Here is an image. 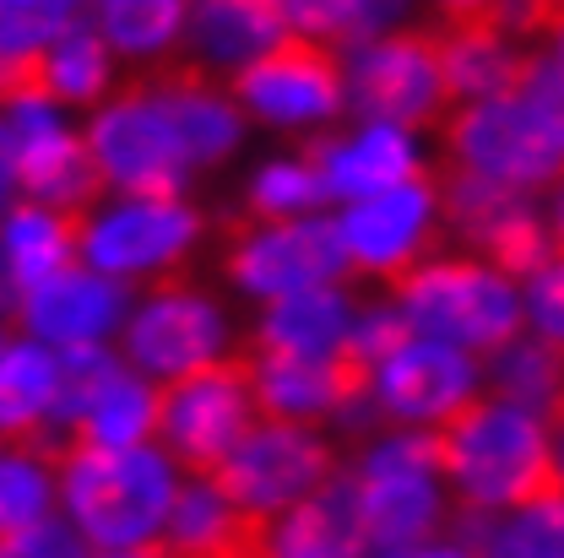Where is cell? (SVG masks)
I'll use <instances>...</instances> for the list:
<instances>
[{
  "instance_id": "cell-1",
  "label": "cell",
  "mask_w": 564,
  "mask_h": 558,
  "mask_svg": "<svg viewBox=\"0 0 564 558\" xmlns=\"http://www.w3.org/2000/svg\"><path fill=\"white\" fill-rule=\"evenodd\" d=\"M434 467L451 478L467 510H532V504H564L549 423L499 396H467L456 413L429 428Z\"/></svg>"
},
{
  "instance_id": "cell-2",
  "label": "cell",
  "mask_w": 564,
  "mask_h": 558,
  "mask_svg": "<svg viewBox=\"0 0 564 558\" xmlns=\"http://www.w3.org/2000/svg\"><path fill=\"white\" fill-rule=\"evenodd\" d=\"M61 499H66L70 526L98 548V554H137L147 548L169 510H174V472L169 456L152 445L131 450H98V445H70L61 461Z\"/></svg>"
},
{
  "instance_id": "cell-3",
  "label": "cell",
  "mask_w": 564,
  "mask_h": 558,
  "mask_svg": "<svg viewBox=\"0 0 564 558\" xmlns=\"http://www.w3.org/2000/svg\"><path fill=\"white\" fill-rule=\"evenodd\" d=\"M261 423L256 402V352H223L202 369L158 385V445L174 467H185L196 483H212L217 467L234 456V445Z\"/></svg>"
},
{
  "instance_id": "cell-4",
  "label": "cell",
  "mask_w": 564,
  "mask_h": 558,
  "mask_svg": "<svg viewBox=\"0 0 564 558\" xmlns=\"http://www.w3.org/2000/svg\"><path fill=\"white\" fill-rule=\"evenodd\" d=\"M419 337L462 352H505L521 342V298L494 266L478 261H423L391 287Z\"/></svg>"
},
{
  "instance_id": "cell-5",
  "label": "cell",
  "mask_w": 564,
  "mask_h": 558,
  "mask_svg": "<svg viewBox=\"0 0 564 558\" xmlns=\"http://www.w3.org/2000/svg\"><path fill=\"white\" fill-rule=\"evenodd\" d=\"M87 146H93L104 179L115 190H126V201H180L191 157L174 136L163 98L141 76L98 109V120L87 125Z\"/></svg>"
},
{
  "instance_id": "cell-6",
  "label": "cell",
  "mask_w": 564,
  "mask_h": 558,
  "mask_svg": "<svg viewBox=\"0 0 564 558\" xmlns=\"http://www.w3.org/2000/svg\"><path fill=\"white\" fill-rule=\"evenodd\" d=\"M223 239H228L223 244V272L239 282V287L267 293V298L352 277L343 222H321V217L250 222V217H234Z\"/></svg>"
},
{
  "instance_id": "cell-7",
  "label": "cell",
  "mask_w": 564,
  "mask_h": 558,
  "mask_svg": "<svg viewBox=\"0 0 564 558\" xmlns=\"http://www.w3.org/2000/svg\"><path fill=\"white\" fill-rule=\"evenodd\" d=\"M234 103H245L261 120H332L348 98V61L337 44L315 39V33H282L272 50H261L256 61L228 76Z\"/></svg>"
},
{
  "instance_id": "cell-8",
  "label": "cell",
  "mask_w": 564,
  "mask_h": 558,
  "mask_svg": "<svg viewBox=\"0 0 564 558\" xmlns=\"http://www.w3.org/2000/svg\"><path fill=\"white\" fill-rule=\"evenodd\" d=\"M434 439L397 434L358 461V499H364V526H369V554L397 558L413 543H423L440 521V493H434Z\"/></svg>"
},
{
  "instance_id": "cell-9",
  "label": "cell",
  "mask_w": 564,
  "mask_h": 558,
  "mask_svg": "<svg viewBox=\"0 0 564 558\" xmlns=\"http://www.w3.org/2000/svg\"><path fill=\"white\" fill-rule=\"evenodd\" d=\"M348 87L358 114H369L375 125H397V131L434 125L440 109H451L434 28H402V33H380V39L358 44Z\"/></svg>"
},
{
  "instance_id": "cell-10",
  "label": "cell",
  "mask_w": 564,
  "mask_h": 558,
  "mask_svg": "<svg viewBox=\"0 0 564 558\" xmlns=\"http://www.w3.org/2000/svg\"><path fill=\"white\" fill-rule=\"evenodd\" d=\"M445 146L456 168H473L484 179L516 185V190H549L564 179V146L543 125L538 114L510 98V103H467L445 120Z\"/></svg>"
},
{
  "instance_id": "cell-11",
  "label": "cell",
  "mask_w": 564,
  "mask_h": 558,
  "mask_svg": "<svg viewBox=\"0 0 564 558\" xmlns=\"http://www.w3.org/2000/svg\"><path fill=\"white\" fill-rule=\"evenodd\" d=\"M332 478H337V456H332L326 439H315L299 423L261 418L234 445V456L217 467L212 489L223 499H234V504H250V510L272 515V510L299 504L304 493H315Z\"/></svg>"
},
{
  "instance_id": "cell-12",
  "label": "cell",
  "mask_w": 564,
  "mask_h": 558,
  "mask_svg": "<svg viewBox=\"0 0 564 558\" xmlns=\"http://www.w3.org/2000/svg\"><path fill=\"white\" fill-rule=\"evenodd\" d=\"M440 233H445V222H440L434 174H419L397 190H380L343 217L352 277H375L386 287H397L408 272H419L423 261H434Z\"/></svg>"
},
{
  "instance_id": "cell-13",
  "label": "cell",
  "mask_w": 564,
  "mask_h": 558,
  "mask_svg": "<svg viewBox=\"0 0 564 558\" xmlns=\"http://www.w3.org/2000/svg\"><path fill=\"white\" fill-rule=\"evenodd\" d=\"M196 233H202V217L185 201H126L87 228L82 255L104 277H158V272H169L174 261L191 255Z\"/></svg>"
},
{
  "instance_id": "cell-14",
  "label": "cell",
  "mask_w": 564,
  "mask_h": 558,
  "mask_svg": "<svg viewBox=\"0 0 564 558\" xmlns=\"http://www.w3.org/2000/svg\"><path fill=\"white\" fill-rule=\"evenodd\" d=\"M217 342H223V315L202 293H191L180 272L158 282V293L126 326V358L152 380H180L202 369L207 358H217Z\"/></svg>"
},
{
  "instance_id": "cell-15",
  "label": "cell",
  "mask_w": 564,
  "mask_h": 558,
  "mask_svg": "<svg viewBox=\"0 0 564 558\" xmlns=\"http://www.w3.org/2000/svg\"><path fill=\"white\" fill-rule=\"evenodd\" d=\"M278 515L234 504L212 483H196L174 493V510L163 532L141 548V558H272Z\"/></svg>"
},
{
  "instance_id": "cell-16",
  "label": "cell",
  "mask_w": 564,
  "mask_h": 558,
  "mask_svg": "<svg viewBox=\"0 0 564 558\" xmlns=\"http://www.w3.org/2000/svg\"><path fill=\"white\" fill-rule=\"evenodd\" d=\"M11 136H17V185L39 201V207L61 211H93L104 196V168L93 157L87 136H70L66 125L50 114V103L39 109H11Z\"/></svg>"
},
{
  "instance_id": "cell-17",
  "label": "cell",
  "mask_w": 564,
  "mask_h": 558,
  "mask_svg": "<svg viewBox=\"0 0 564 558\" xmlns=\"http://www.w3.org/2000/svg\"><path fill=\"white\" fill-rule=\"evenodd\" d=\"M478 385V363L451 342L413 337L402 352H391L375 374V418L391 423H434L456 413Z\"/></svg>"
},
{
  "instance_id": "cell-18",
  "label": "cell",
  "mask_w": 564,
  "mask_h": 558,
  "mask_svg": "<svg viewBox=\"0 0 564 558\" xmlns=\"http://www.w3.org/2000/svg\"><path fill=\"white\" fill-rule=\"evenodd\" d=\"M131 304V282L104 277V272H61V277L39 282L22 293L17 320L33 331V342L44 348H87L98 342L109 326H120Z\"/></svg>"
},
{
  "instance_id": "cell-19",
  "label": "cell",
  "mask_w": 564,
  "mask_h": 558,
  "mask_svg": "<svg viewBox=\"0 0 564 558\" xmlns=\"http://www.w3.org/2000/svg\"><path fill=\"white\" fill-rule=\"evenodd\" d=\"M141 81L163 98V109H169V120H174V136H180L191 163H217V157L234 152L245 120H239V109L212 87L207 66H196V61H185V55H169L163 66H152Z\"/></svg>"
},
{
  "instance_id": "cell-20",
  "label": "cell",
  "mask_w": 564,
  "mask_h": 558,
  "mask_svg": "<svg viewBox=\"0 0 564 558\" xmlns=\"http://www.w3.org/2000/svg\"><path fill=\"white\" fill-rule=\"evenodd\" d=\"M369 554V526H364V499L358 478H332L299 504H288L272 537V558H364Z\"/></svg>"
},
{
  "instance_id": "cell-21",
  "label": "cell",
  "mask_w": 564,
  "mask_h": 558,
  "mask_svg": "<svg viewBox=\"0 0 564 558\" xmlns=\"http://www.w3.org/2000/svg\"><path fill=\"white\" fill-rule=\"evenodd\" d=\"M55 396H61V352H50L44 342H11L0 352V445L44 461Z\"/></svg>"
},
{
  "instance_id": "cell-22",
  "label": "cell",
  "mask_w": 564,
  "mask_h": 558,
  "mask_svg": "<svg viewBox=\"0 0 564 558\" xmlns=\"http://www.w3.org/2000/svg\"><path fill=\"white\" fill-rule=\"evenodd\" d=\"M304 152L321 163L332 201H369V196L397 190V185L423 174L413 146H408V136L397 125H369L352 141H310Z\"/></svg>"
},
{
  "instance_id": "cell-23",
  "label": "cell",
  "mask_w": 564,
  "mask_h": 558,
  "mask_svg": "<svg viewBox=\"0 0 564 558\" xmlns=\"http://www.w3.org/2000/svg\"><path fill=\"white\" fill-rule=\"evenodd\" d=\"M288 33V0H196L185 61L196 66H245Z\"/></svg>"
},
{
  "instance_id": "cell-24",
  "label": "cell",
  "mask_w": 564,
  "mask_h": 558,
  "mask_svg": "<svg viewBox=\"0 0 564 558\" xmlns=\"http://www.w3.org/2000/svg\"><path fill=\"white\" fill-rule=\"evenodd\" d=\"M348 331H352L348 293L326 282V287H299V293L272 298L250 348L278 352V358H332L348 342Z\"/></svg>"
},
{
  "instance_id": "cell-25",
  "label": "cell",
  "mask_w": 564,
  "mask_h": 558,
  "mask_svg": "<svg viewBox=\"0 0 564 558\" xmlns=\"http://www.w3.org/2000/svg\"><path fill=\"white\" fill-rule=\"evenodd\" d=\"M87 228L93 217L87 211H61V207H39V201H22V207L6 211V228H0V244L11 255V272L28 287L61 277L76 266L82 244H87Z\"/></svg>"
},
{
  "instance_id": "cell-26",
  "label": "cell",
  "mask_w": 564,
  "mask_h": 558,
  "mask_svg": "<svg viewBox=\"0 0 564 558\" xmlns=\"http://www.w3.org/2000/svg\"><path fill=\"white\" fill-rule=\"evenodd\" d=\"M158 428V385L137 380L131 369L87 407V418L70 428V445H98V450H131Z\"/></svg>"
},
{
  "instance_id": "cell-27",
  "label": "cell",
  "mask_w": 564,
  "mask_h": 558,
  "mask_svg": "<svg viewBox=\"0 0 564 558\" xmlns=\"http://www.w3.org/2000/svg\"><path fill=\"white\" fill-rule=\"evenodd\" d=\"M564 391V348L549 337H521L505 352H494V396L499 402H516L527 413H549Z\"/></svg>"
},
{
  "instance_id": "cell-28",
  "label": "cell",
  "mask_w": 564,
  "mask_h": 558,
  "mask_svg": "<svg viewBox=\"0 0 564 558\" xmlns=\"http://www.w3.org/2000/svg\"><path fill=\"white\" fill-rule=\"evenodd\" d=\"M44 87L50 103H93L109 87V39L70 22L61 39L44 44Z\"/></svg>"
},
{
  "instance_id": "cell-29",
  "label": "cell",
  "mask_w": 564,
  "mask_h": 558,
  "mask_svg": "<svg viewBox=\"0 0 564 558\" xmlns=\"http://www.w3.org/2000/svg\"><path fill=\"white\" fill-rule=\"evenodd\" d=\"M321 201H332L326 174H321V163L310 152H299L293 163H272V168H261L250 179L239 217H250V222H293V217H304Z\"/></svg>"
},
{
  "instance_id": "cell-30",
  "label": "cell",
  "mask_w": 564,
  "mask_h": 558,
  "mask_svg": "<svg viewBox=\"0 0 564 558\" xmlns=\"http://www.w3.org/2000/svg\"><path fill=\"white\" fill-rule=\"evenodd\" d=\"M473 250L489 261L499 277L532 282L543 266H554V233H549V222L532 211V201L516 207V211H505L494 228H484V233L473 239Z\"/></svg>"
},
{
  "instance_id": "cell-31",
  "label": "cell",
  "mask_w": 564,
  "mask_h": 558,
  "mask_svg": "<svg viewBox=\"0 0 564 558\" xmlns=\"http://www.w3.org/2000/svg\"><path fill=\"white\" fill-rule=\"evenodd\" d=\"M185 0H98V33L126 55H158L180 39Z\"/></svg>"
},
{
  "instance_id": "cell-32",
  "label": "cell",
  "mask_w": 564,
  "mask_h": 558,
  "mask_svg": "<svg viewBox=\"0 0 564 558\" xmlns=\"http://www.w3.org/2000/svg\"><path fill=\"white\" fill-rule=\"evenodd\" d=\"M55 467L28 456V450H0V543L50 521V499H55Z\"/></svg>"
},
{
  "instance_id": "cell-33",
  "label": "cell",
  "mask_w": 564,
  "mask_h": 558,
  "mask_svg": "<svg viewBox=\"0 0 564 558\" xmlns=\"http://www.w3.org/2000/svg\"><path fill=\"white\" fill-rule=\"evenodd\" d=\"M402 0H288V22L326 44H369L380 22H391Z\"/></svg>"
},
{
  "instance_id": "cell-34",
  "label": "cell",
  "mask_w": 564,
  "mask_h": 558,
  "mask_svg": "<svg viewBox=\"0 0 564 558\" xmlns=\"http://www.w3.org/2000/svg\"><path fill=\"white\" fill-rule=\"evenodd\" d=\"M82 0H0V55L44 50L70 28Z\"/></svg>"
},
{
  "instance_id": "cell-35",
  "label": "cell",
  "mask_w": 564,
  "mask_h": 558,
  "mask_svg": "<svg viewBox=\"0 0 564 558\" xmlns=\"http://www.w3.org/2000/svg\"><path fill=\"white\" fill-rule=\"evenodd\" d=\"M0 558H93V543L66 521H39L0 543Z\"/></svg>"
},
{
  "instance_id": "cell-36",
  "label": "cell",
  "mask_w": 564,
  "mask_h": 558,
  "mask_svg": "<svg viewBox=\"0 0 564 558\" xmlns=\"http://www.w3.org/2000/svg\"><path fill=\"white\" fill-rule=\"evenodd\" d=\"M521 103H527V109L538 114V125L564 146V66L560 61H538L527 92H521Z\"/></svg>"
},
{
  "instance_id": "cell-37",
  "label": "cell",
  "mask_w": 564,
  "mask_h": 558,
  "mask_svg": "<svg viewBox=\"0 0 564 558\" xmlns=\"http://www.w3.org/2000/svg\"><path fill=\"white\" fill-rule=\"evenodd\" d=\"M527 304H532V320L543 326V337L564 348V261L543 266L538 277L527 282Z\"/></svg>"
},
{
  "instance_id": "cell-38",
  "label": "cell",
  "mask_w": 564,
  "mask_h": 558,
  "mask_svg": "<svg viewBox=\"0 0 564 558\" xmlns=\"http://www.w3.org/2000/svg\"><path fill=\"white\" fill-rule=\"evenodd\" d=\"M510 6L516 0H429V22H445V28H499L516 39L510 28Z\"/></svg>"
},
{
  "instance_id": "cell-39",
  "label": "cell",
  "mask_w": 564,
  "mask_h": 558,
  "mask_svg": "<svg viewBox=\"0 0 564 558\" xmlns=\"http://www.w3.org/2000/svg\"><path fill=\"white\" fill-rule=\"evenodd\" d=\"M22 309V282L11 272V255H6V244H0V320H11Z\"/></svg>"
},
{
  "instance_id": "cell-40",
  "label": "cell",
  "mask_w": 564,
  "mask_h": 558,
  "mask_svg": "<svg viewBox=\"0 0 564 558\" xmlns=\"http://www.w3.org/2000/svg\"><path fill=\"white\" fill-rule=\"evenodd\" d=\"M11 185H17V136H11V125H0V207H6Z\"/></svg>"
},
{
  "instance_id": "cell-41",
  "label": "cell",
  "mask_w": 564,
  "mask_h": 558,
  "mask_svg": "<svg viewBox=\"0 0 564 558\" xmlns=\"http://www.w3.org/2000/svg\"><path fill=\"white\" fill-rule=\"evenodd\" d=\"M397 558H473V548H462V543H440V548H408V554Z\"/></svg>"
},
{
  "instance_id": "cell-42",
  "label": "cell",
  "mask_w": 564,
  "mask_h": 558,
  "mask_svg": "<svg viewBox=\"0 0 564 558\" xmlns=\"http://www.w3.org/2000/svg\"><path fill=\"white\" fill-rule=\"evenodd\" d=\"M549 233H554V261H564V190L554 201V217H549Z\"/></svg>"
},
{
  "instance_id": "cell-43",
  "label": "cell",
  "mask_w": 564,
  "mask_h": 558,
  "mask_svg": "<svg viewBox=\"0 0 564 558\" xmlns=\"http://www.w3.org/2000/svg\"><path fill=\"white\" fill-rule=\"evenodd\" d=\"M543 418H560V423H564V391H560V402H554V407H549Z\"/></svg>"
},
{
  "instance_id": "cell-44",
  "label": "cell",
  "mask_w": 564,
  "mask_h": 558,
  "mask_svg": "<svg viewBox=\"0 0 564 558\" xmlns=\"http://www.w3.org/2000/svg\"><path fill=\"white\" fill-rule=\"evenodd\" d=\"M554 61H560V66H564V33H560V39H554Z\"/></svg>"
},
{
  "instance_id": "cell-45",
  "label": "cell",
  "mask_w": 564,
  "mask_h": 558,
  "mask_svg": "<svg viewBox=\"0 0 564 558\" xmlns=\"http://www.w3.org/2000/svg\"><path fill=\"white\" fill-rule=\"evenodd\" d=\"M11 348V337H6V320H0V352Z\"/></svg>"
}]
</instances>
